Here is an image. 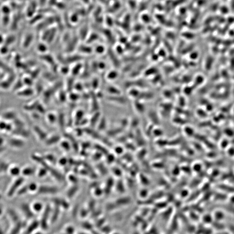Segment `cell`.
Instances as JSON below:
<instances>
[{
  "instance_id": "obj_27",
  "label": "cell",
  "mask_w": 234,
  "mask_h": 234,
  "mask_svg": "<svg viewBox=\"0 0 234 234\" xmlns=\"http://www.w3.org/2000/svg\"><path fill=\"white\" fill-rule=\"evenodd\" d=\"M42 58L43 59V60L45 61V62H47L46 63H48L49 64H54V59H53V57L50 56V55H44L43 56H42Z\"/></svg>"
},
{
  "instance_id": "obj_51",
  "label": "cell",
  "mask_w": 234,
  "mask_h": 234,
  "mask_svg": "<svg viewBox=\"0 0 234 234\" xmlns=\"http://www.w3.org/2000/svg\"><path fill=\"white\" fill-rule=\"evenodd\" d=\"M3 142H4V141H3V139L0 138V145H1V144L2 145Z\"/></svg>"
},
{
  "instance_id": "obj_47",
  "label": "cell",
  "mask_w": 234,
  "mask_h": 234,
  "mask_svg": "<svg viewBox=\"0 0 234 234\" xmlns=\"http://www.w3.org/2000/svg\"><path fill=\"white\" fill-rule=\"evenodd\" d=\"M114 151L116 153H117V154H121V153H122V152L123 150L121 148V147H117L115 148L114 149Z\"/></svg>"
},
{
  "instance_id": "obj_38",
  "label": "cell",
  "mask_w": 234,
  "mask_h": 234,
  "mask_svg": "<svg viewBox=\"0 0 234 234\" xmlns=\"http://www.w3.org/2000/svg\"><path fill=\"white\" fill-rule=\"evenodd\" d=\"M102 155L103 154H102V153L98 152V151H97V152L94 153L93 154V156H92L93 160H94V161H97V160H99L101 159Z\"/></svg>"
},
{
  "instance_id": "obj_46",
  "label": "cell",
  "mask_w": 234,
  "mask_h": 234,
  "mask_svg": "<svg viewBox=\"0 0 234 234\" xmlns=\"http://www.w3.org/2000/svg\"><path fill=\"white\" fill-rule=\"evenodd\" d=\"M80 173L81 175L85 176H87V175L89 176V171H88L86 169L81 170L80 171Z\"/></svg>"
},
{
  "instance_id": "obj_12",
  "label": "cell",
  "mask_w": 234,
  "mask_h": 234,
  "mask_svg": "<svg viewBox=\"0 0 234 234\" xmlns=\"http://www.w3.org/2000/svg\"><path fill=\"white\" fill-rule=\"evenodd\" d=\"M113 184L114 182L112 178H109L108 179L106 182V186H105V188L103 190L104 193L105 194V195H109L110 194Z\"/></svg>"
},
{
  "instance_id": "obj_33",
  "label": "cell",
  "mask_w": 234,
  "mask_h": 234,
  "mask_svg": "<svg viewBox=\"0 0 234 234\" xmlns=\"http://www.w3.org/2000/svg\"><path fill=\"white\" fill-rule=\"evenodd\" d=\"M81 58V57L78 56H72L70 57H68L66 58V59L67 60L68 62H76L77 61H79Z\"/></svg>"
},
{
  "instance_id": "obj_50",
  "label": "cell",
  "mask_w": 234,
  "mask_h": 234,
  "mask_svg": "<svg viewBox=\"0 0 234 234\" xmlns=\"http://www.w3.org/2000/svg\"><path fill=\"white\" fill-rule=\"evenodd\" d=\"M61 71L63 74H65V73H67L68 72V69L67 68L65 67L61 69Z\"/></svg>"
},
{
  "instance_id": "obj_10",
  "label": "cell",
  "mask_w": 234,
  "mask_h": 234,
  "mask_svg": "<svg viewBox=\"0 0 234 234\" xmlns=\"http://www.w3.org/2000/svg\"><path fill=\"white\" fill-rule=\"evenodd\" d=\"M61 137L58 135H55L52 136L49 138H47V139L45 141L46 145L48 146L56 144L59 142L60 140Z\"/></svg>"
},
{
  "instance_id": "obj_49",
  "label": "cell",
  "mask_w": 234,
  "mask_h": 234,
  "mask_svg": "<svg viewBox=\"0 0 234 234\" xmlns=\"http://www.w3.org/2000/svg\"><path fill=\"white\" fill-rule=\"evenodd\" d=\"M98 186V183L97 182H93V183H91L90 185V187L91 188L95 189L96 187Z\"/></svg>"
},
{
  "instance_id": "obj_37",
  "label": "cell",
  "mask_w": 234,
  "mask_h": 234,
  "mask_svg": "<svg viewBox=\"0 0 234 234\" xmlns=\"http://www.w3.org/2000/svg\"><path fill=\"white\" fill-rule=\"evenodd\" d=\"M105 50L104 48L102 46H98L95 49V52L98 54H103Z\"/></svg>"
},
{
  "instance_id": "obj_22",
  "label": "cell",
  "mask_w": 234,
  "mask_h": 234,
  "mask_svg": "<svg viewBox=\"0 0 234 234\" xmlns=\"http://www.w3.org/2000/svg\"><path fill=\"white\" fill-rule=\"evenodd\" d=\"M94 148L97 150V151L102 153V154L107 155L108 154V152L107 150L104 147L99 144H96L94 145Z\"/></svg>"
},
{
  "instance_id": "obj_26",
  "label": "cell",
  "mask_w": 234,
  "mask_h": 234,
  "mask_svg": "<svg viewBox=\"0 0 234 234\" xmlns=\"http://www.w3.org/2000/svg\"><path fill=\"white\" fill-rule=\"evenodd\" d=\"M118 73L117 72L112 71L108 73L107 75V78L108 80H113L117 78L118 76Z\"/></svg>"
},
{
  "instance_id": "obj_14",
  "label": "cell",
  "mask_w": 234,
  "mask_h": 234,
  "mask_svg": "<svg viewBox=\"0 0 234 234\" xmlns=\"http://www.w3.org/2000/svg\"><path fill=\"white\" fill-rule=\"evenodd\" d=\"M108 99L112 102L116 103L121 104L122 105H123V104L125 102V100L124 98L121 97H119L118 96H112L108 97Z\"/></svg>"
},
{
  "instance_id": "obj_20",
  "label": "cell",
  "mask_w": 234,
  "mask_h": 234,
  "mask_svg": "<svg viewBox=\"0 0 234 234\" xmlns=\"http://www.w3.org/2000/svg\"><path fill=\"white\" fill-rule=\"evenodd\" d=\"M16 133L17 135L23 137H28L30 135L29 132L27 130H25L24 128H19V129L17 131Z\"/></svg>"
},
{
  "instance_id": "obj_5",
  "label": "cell",
  "mask_w": 234,
  "mask_h": 234,
  "mask_svg": "<svg viewBox=\"0 0 234 234\" xmlns=\"http://www.w3.org/2000/svg\"><path fill=\"white\" fill-rule=\"evenodd\" d=\"M34 131L38 137L41 141H45L47 138V134L43 129L37 126H36L34 128Z\"/></svg>"
},
{
  "instance_id": "obj_17",
  "label": "cell",
  "mask_w": 234,
  "mask_h": 234,
  "mask_svg": "<svg viewBox=\"0 0 234 234\" xmlns=\"http://www.w3.org/2000/svg\"><path fill=\"white\" fill-rule=\"evenodd\" d=\"M10 174L13 176H18L20 174V173H21V170H20L19 167L17 166H14L10 168Z\"/></svg>"
},
{
  "instance_id": "obj_16",
  "label": "cell",
  "mask_w": 234,
  "mask_h": 234,
  "mask_svg": "<svg viewBox=\"0 0 234 234\" xmlns=\"http://www.w3.org/2000/svg\"><path fill=\"white\" fill-rule=\"evenodd\" d=\"M106 120L104 117L101 118L98 124V129L99 131H103L106 127Z\"/></svg>"
},
{
  "instance_id": "obj_24",
  "label": "cell",
  "mask_w": 234,
  "mask_h": 234,
  "mask_svg": "<svg viewBox=\"0 0 234 234\" xmlns=\"http://www.w3.org/2000/svg\"><path fill=\"white\" fill-rule=\"evenodd\" d=\"M60 145L62 148L66 151H69L71 148L72 146L70 143L66 141H62L61 142Z\"/></svg>"
},
{
  "instance_id": "obj_40",
  "label": "cell",
  "mask_w": 234,
  "mask_h": 234,
  "mask_svg": "<svg viewBox=\"0 0 234 234\" xmlns=\"http://www.w3.org/2000/svg\"><path fill=\"white\" fill-rule=\"evenodd\" d=\"M123 187L122 183L121 181H119L117 183V185H116V189L117 191L119 192H123Z\"/></svg>"
},
{
  "instance_id": "obj_15",
  "label": "cell",
  "mask_w": 234,
  "mask_h": 234,
  "mask_svg": "<svg viewBox=\"0 0 234 234\" xmlns=\"http://www.w3.org/2000/svg\"><path fill=\"white\" fill-rule=\"evenodd\" d=\"M35 172V169L32 167H27L21 170V173L24 176H30Z\"/></svg>"
},
{
  "instance_id": "obj_29",
  "label": "cell",
  "mask_w": 234,
  "mask_h": 234,
  "mask_svg": "<svg viewBox=\"0 0 234 234\" xmlns=\"http://www.w3.org/2000/svg\"><path fill=\"white\" fill-rule=\"evenodd\" d=\"M81 69H82V66L80 64H78L73 68V69H72V73L75 75H78L81 71Z\"/></svg>"
},
{
  "instance_id": "obj_48",
  "label": "cell",
  "mask_w": 234,
  "mask_h": 234,
  "mask_svg": "<svg viewBox=\"0 0 234 234\" xmlns=\"http://www.w3.org/2000/svg\"><path fill=\"white\" fill-rule=\"evenodd\" d=\"M89 122V120H88L87 119H82V120L81 121V122L80 123V125L81 126H83L87 124V123Z\"/></svg>"
},
{
  "instance_id": "obj_41",
  "label": "cell",
  "mask_w": 234,
  "mask_h": 234,
  "mask_svg": "<svg viewBox=\"0 0 234 234\" xmlns=\"http://www.w3.org/2000/svg\"><path fill=\"white\" fill-rule=\"evenodd\" d=\"M68 163V160L66 158H62L59 161V165L62 166H65Z\"/></svg>"
},
{
  "instance_id": "obj_39",
  "label": "cell",
  "mask_w": 234,
  "mask_h": 234,
  "mask_svg": "<svg viewBox=\"0 0 234 234\" xmlns=\"http://www.w3.org/2000/svg\"><path fill=\"white\" fill-rule=\"evenodd\" d=\"M69 180L72 183L74 184H77L78 182V179L74 175H70L69 176Z\"/></svg>"
},
{
  "instance_id": "obj_32",
  "label": "cell",
  "mask_w": 234,
  "mask_h": 234,
  "mask_svg": "<svg viewBox=\"0 0 234 234\" xmlns=\"http://www.w3.org/2000/svg\"><path fill=\"white\" fill-rule=\"evenodd\" d=\"M80 51L81 52V53H83L85 54H89L92 53V50L90 47L84 46L83 47H81V48L80 49Z\"/></svg>"
},
{
  "instance_id": "obj_7",
  "label": "cell",
  "mask_w": 234,
  "mask_h": 234,
  "mask_svg": "<svg viewBox=\"0 0 234 234\" xmlns=\"http://www.w3.org/2000/svg\"><path fill=\"white\" fill-rule=\"evenodd\" d=\"M24 141L19 139L12 138L9 140V144L14 148H21L24 145Z\"/></svg>"
},
{
  "instance_id": "obj_36",
  "label": "cell",
  "mask_w": 234,
  "mask_h": 234,
  "mask_svg": "<svg viewBox=\"0 0 234 234\" xmlns=\"http://www.w3.org/2000/svg\"><path fill=\"white\" fill-rule=\"evenodd\" d=\"M38 50L43 54H44L47 51V46L44 44L39 45L38 47Z\"/></svg>"
},
{
  "instance_id": "obj_43",
  "label": "cell",
  "mask_w": 234,
  "mask_h": 234,
  "mask_svg": "<svg viewBox=\"0 0 234 234\" xmlns=\"http://www.w3.org/2000/svg\"><path fill=\"white\" fill-rule=\"evenodd\" d=\"M75 133L78 136H82V134L84 133V129L82 130L80 128H77L75 130Z\"/></svg>"
},
{
  "instance_id": "obj_8",
  "label": "cell",
  "mask_w": 234,
  "mask_h": 234,
  "mask_svg": "<svg viewBox=\"0 0 234 234\" xmlns=\"http://www.w3.org/2000/svg\"><path fill=\"white\" fill-rule=\"evenodd\" d=\"M101 113L98 111L95 112L94 114H92L91 118L89 121L91 126L94 128L97 124H98L100 119H101Z\"/></svg>"
},
{
  "instance_id": "obj_30",
  "label": "cell",
  "mask_w": 234,
  "mask_h": 234,
  "mask_svg": "<svg viewBox=\"0 0 234 234\" xmlns=\"http://www.w3.org/2000/svg\"><path fill=\"white\" fill-rule=\"evenodd\" d=\"M27 186H28V188L29 192H34L35 191H37L38 186L36 183H31L28 185Z\"/></svg>"
},
{
  "instance_id": "obj_3",
  "label": "cell",
  "mask_w": 234,
  "mask_h": 234,
  "mask_svg": "<svg viewBox=\"0 0 234 234\" xmlns=\"http://www.w3.org/2000/svg\"><path fill=\"white\" fill-rule=\"evenodd\" d=\"M24 181V178L22 177H20L17 179L8 190V192H7V197H11L13 196L14 194L17 193Z\"/></svg>"
},
{
  "instance_id": "obj_11",
  "label": "cell",
  "mask_w": 234,
  "mask_h": 234,
  "mask_svg": "<svg viewBox=\"0 0 234 234\" xmlns=\"http://www.w3.org/2000/svg\"><path fill=\"white\" fill-rule=\"evenodd\" d=\"M79 190V186L78 185L74 184L72 186L70 187L69 190H68L66 192V196L69 198L72 199L75 196V195L78 192V190Z\"/></svg>"
},
{
  "instance_id": "obj_34",
  "label": "cell",
  "mask_w": 234,
  "mask_h": 234,
  "mask_svg": "<svg viewBox=\"0 0 234 234\" xmlns=\"http://www.w3.org/2000/svg\"><path fill=\"white\" fill-rule=\"evenodd\" d=\"M34 210L36 212L41 211L43 208V205L40 202H36L33 205Z\"/></svg>"
},
{
  "instance_id": "obj_13",
  "label": "cell",
  "mask_w": 234,
  "mask_h": 234,
  "mask_svg": "<svg viewBox=\"0 0 234 234\" xmlns=\"http://www.w3.org/2000/svg\"><path fill=\"white\" fill-rule=\"evenodd\" d=\"M84 113L82 111H78L75 114V120L74 124L75 125H80V123L84 118Z\"/></svg>"
},
{
  "instance_id": "obj_31",
  "label": "cell",
  "mask_w": 234,
  "mask_h": 234,
  "mask_svg": "<svg viewBox=\"0 0 234 234\" xmlns=\"http://www.w3.org/2000/svg\"><path fill=\"white\" fill-rule=\"evenodd\" d=\"M47 173L48 172L47 170H46L45 168L43 167L42 168L40 169L39 171H38V176H39V177H44L45 176H46V175H47Z\"/></svg>"
},
{
  "instance_id": "obj_4",
  "label": "cell",
  "mask_w": 234,
  "mask_h": 234,
  "mask_svg": "<svg viewBox=\"0 0 234 234\" xmlns=\"http://www.w3.org/2000/svg\"><path fill=\"white\" fill-rule=\"evenodd\" d=\"M59 191V189L56 186L41 185L38 188L37 193L40 194H54Z\"/></svg>"
},
{
  "instance_id": "obj_45",
  "label": "cell",
  "mask_w": 234,
  "mask_h": 234,
  "mask_svg": "<svg viewBox=\"0 0 234 234\" xmlns=\"http://www.w3.org/2000/svg\"><path fill=\"white\" fill-rule=\"evenodd\" d=\"M90 144L89 142H84L83 143L82 145L83 150H86V149L89 148L90 147Z\"/></svg>"
},
{
  "instance_id": "obj_1",
  "label": "cell",
  "mask_w": 234,
  "mask_h": 234,
  "mask_svg": "<svg viewBox=\"0 0 234 234\" xmlns=\"http://www.w3.org/2000/svg\"><path fill=\"white\" fill-rule=\"evenodd\" d=\"M31 159L37 163L39 164H41L42 167L45 168L47 170L48 172H49L57 180L60 182H64L65 178L63 174L58 171L57 170L53 168L46 162L43 158H42L41 156H38L37 155L35 154H33L31 155Z\"/></svg>"
},
{
  "instance_id": "obj_42",
  "label": "cell",
  "mask_w": 234,
  "mask_h": 234,
  "mask_svg": "<svg viewBox=\"0 0 234 234\" xmlns=\"http://www.w3.org/2000/svg\"><path fill=\"white\" fill-rule=\"evenodd\" d=\"M114 156L112 154L107 155L106 161L108 163H111L114 160Z\"/></svg>"
},
{
  "instance_id": "obj_19",
  "label": "cell",
  "mask_w": 234,
  "mask_h": 234,
  "mask_svg": "<svg viewBox=\"0 0 234 234\" xmlns=\"http://www.w3.org/2000/svg\"><path fill=\"white\" fill-rule=\"evenodd\" d=\"M47 119L49 122L51 124H53L57 121V115L54 113H48L47 115Z\"/></svg>"
},
{
  "instance_id": "obj_35",
  "label": "cell",
  "mask_w": 234,
  "mask_h": 234,
  "mask_svg": "<svg viewBox=\"0 0 234 234\" xmlns=\"http://www.w3.org/2000/svg\"><path fill=\"white\" fill-rule=\"evenodd\" d=\"M94 195L97 197L101 196V195L104 193L103 190L98 186L94 189Z\"/></svg>"
},
{
  "instance_id": "obj_28",
  "label": "cell",
  "mask_w": 234,
  "mask_h": 234,
  "mask_svg": "<svg viewBox=\"0 0 234 234\" xmlns=\"http://www.w3.org/2000/svg\"><path fill=\"white\" fill-rule=\"evenodd\" d=\"M28 192H29L28 186L26 185V186H24L23 187H21L19 189L18 192H17V194L18 196H21L24 194Z\"/></svg>"
},
{
  "instance_id": "obj_23",
  "label": "cell",
  "mask_w": 234,
  "mask_h": 234,
  "mask_svg": "<svg viewBox=\"0 0 234 234\" xmlns=\"http://www.w3.org/2000/svg\"><path fill=\"white\" fill-rule=\"evenodd\" d=\"M43 158L45 160L53 163H57V159L55 157L51 154H47L43 156Z\"/></svg>"
},
{
  "instance_id": "obj_2",
  "label": "cell",
  "mask_w": 234,
  "mask_h": 234,
  "mask_svg": "<svg viewBox=\"0 0 234 234\" xmlns=\"http://www.w3.org/2000/svg\"><path fill=\"white\" fill-rule=\"evenodd\" d=\"M84 133H85L86 134L89 135V136L94 138L95 139L101 141L103 142L104 144L110 146L111 143L110 142V141L105 137L102 136V135L99 132L93 129V128H85V129H84Z\"/></svg>"
},
{
  "instance_id": "obj_44",
  "label": "cell",
  "mask_w": 234,
  "mask_h": 234,
  "mask_svg": "<svg viewBox=\"0 0 234 234\" xmlns=\"http://www.w3.org/2000/svg\"><path fill=\"white\" fill-rule=\"evenodd\" d=\"M96 204V202L94 200H92L90 201V202L89 203V208L90 210H93L94 209L95 206Z\"/></svg>"
},
{
  "instance_id": "obj_18",
  "label": "cell",
  "mask_w": 234,
  "mask_h": 234,
  "mask_svg": "<svg viewBox=\"0 0 234 234\" xmlns=\"http://www.w3.org/2000/svg\"><path fill=\"white\" fill-rule=\"evenodd\" d=\"M107 91L108 93L112 95V96H118L120 94L119 90L117 88L113 86H109L107 88Z\"/></svg>"
},
{
  "instance_id": "obj_9",
  "label": "cell",
  "mask_w": 234,
  "mask_h": 234,
  "mask_svg": "<svg viewBox=\"0 0 234 234\" xmlns=\"http://www.w3.org/2000/svg\"><path fill=\"white\" fill-rule=\"evenodd\" d=\"M52 201L54 202L57 206H61L65 209H68L69 207V204L66 200L59 198H54L52 199Z\"/></svg>"
},
{
  "instance_id": "obj_25",
  "label": "cell",
  "mask_w": 234,
  "mask_h": 234,
  "mask_svg": "<svg viewBox=\"0 0 234 234\" xmlns=\"http://www.w3.org/2000/svg\"><path fill=\"white\" fill-rule=\"evenodd\" d=\"M97 168L102 175H105L107 173V170L103 164L101 163H98L97 165Z\"/></svg>"
},
{
  "instance_id": "obj_6",
  "label": "cell",
  "mask_w": 234,
  "mask_h": 234,
  "mask_svg": "<svg viewBox=\"0 0 234 234\" xmlns=\"http://www.w3.org/2000/svg\"><path fill=\"white\" fill-rule=\"evenodd\" d=\"M64 136L66 138L69 140V142L71 144L72 147H73L74 151L75 152H78L79 150V146L78 144V142L76 139L74 138V137L70 134L68 133H65Z\"/></svg>"
},
{
  "instance_id": "obj_21",
  "label": "cell",
  "mask_w": 234,
  "mask_h": 234,
  "mask_svg": "<svg viewBox=\"0 0 234 234\" xmlns=\"http://www.w3.org/2000/svg\"><path fill=\"white\" fill-rule=\"evenodd\" d=\"M65 117L64 114L60 113L59 115L57 116V121L59 124L60 129H64L65 126Z\"/></svg>"
}]
</instances>
